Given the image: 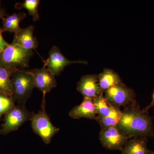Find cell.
<instances>
[{
	"mask_svg": "<svg viewBox=\"0 0 154 154\" xmlns=\"http://www.w3.org/2000/svg\"><path fill=\"white\" fill-rule=\"evenodd\" d=\"M153 118L140 110L136 101L127 106L117 128L128 139L154 136Z\"/></svg>",
	"mask_w": 154,
	"mask_h": 154,
	"instance_id": "cell-1",
	"label": "cell"
},
{
	"mask_svg": "<svg viewBox=\"0 0 154 154\" xmlns=\"http://www.w3.org/2000/svg\"><path fill=\"white\" fill-rule=\"evenodd\" d=\"M12 97L18 104L25 105L35 88L33 75L28 70L17 69L11 77Z\"/></svg>",
	"mask_w": 154,
	"mask_h": 154,
	"instance_id": "cell-2",
	"label": "cell"
},
{
	"mask_svg": "<svg viewBox=\"0 0 154 154\" xmlns=\"http://www.w3.org/2000/svg\"><path fill=\"white\" fill-rule=\"evenodd\" d=\"M33 54L32 50L25 49L12 43L0 53V67L28 68Z\"/></svg>",
	"mask_w": 154,
	"mask_h": 154,
	"instance_id": "cell-3",
	"label": "cell"
},
{
	"mask_svg": "<svg viewBox=\"0 0 154 154\" xmlns=\"http://www.w3.org/2000/svg\"><path fill=\"white\" fill-rule=\"evenodd\" d=\"M45 100H42L41 110L37 113H33L30 120L33 131L41 138L45 143L48 144L60 128L51 122L45 110Z\"/></svg>",
	"mask_w": 154,
	"mask_h": 154,
	"instance_id": "cell-4",
	"label": "cell"
},
{
	"mask_svg": "<svg viewBox=\"0 0 154 154\" xmlns=\"http://www.w3.org/2000/svg\"><path fill=\"white\" fill-rule=\"evenodd\" d=\"M33 113L28 110L25 105H15L4 115V123L0 128V135H5L19 129L25 122L30 120Z\"/></svg>",
	"mask_w": 154,
	"mask_h": 154,
	"instance_id": "cell-5",
	"label": "cell"
},
{
	"mask_svg": "<svg viewBox=\"0 0 154 154\" xmlns=\"http://www.w3.org/2000/svg\"><path fill=\"white\" fill-rule=\"evenodd\" d=\"M104 96L110 104L119 107L128 106L136 101L134 91L122 83L105 91Z\"/></svg>",
	"mask_w": 154,
	"mask_h": 154,
	"instance_id": "cell-6",
	"label": "cell"
},
{
	"mask_svg": "<svg viewBox=\"0 0 154 154\" xmlns=\"http://www.w3.org/2000/svg\"><path fill=\"white\" fill-rule=\"evenodd\" d=\"M99 139L105 148L112 150H121L128 139L117 127L102 128Z\"/></svg>",
	"mask_w": 154,
	"mask_h": 154,
	"instance_id": "cell-7",
	"label": "cell"
},
{
	"mask_svg": "<svg viewBox=\"0 0 154 154\" xmlns=\"http://www.w3.org/2000/svg\"><path fill=\"white\" fill-rule=\"evenodd\" d=\"M44 66L54 75H59L66 66L72 64L88 63L85 61H73L68 59L56 46L51 48L49 52V57L46 60H44Z\"/></svg>",
	"mask_w": 154,
	"mask_h": 154,
	"instance_id": "cell-8",
	"label": "cell"
},
{
	"mask_svg": "<svg viewBox=\"0 0 154 154\" xmlns=\"http://www.w3.org/2000/svg\"><path fill=\"white\" fill-rule=\"evenodd\" d=\"M28 71L33 75L35 88L42 92V100H45L46 94L56 88L57 85L55 75L45 66L41 69H34Z\"/></svg>",
	"mask_w": 154,
	"mask_h": 154,
	"instance_id": "cell-9",
	"label": "cell"
},
{
	"mask_svg": "<svg viewBox=\"0 0 154 154\" xmlns=\"http://www.w3.org/2000/svg\"><path fill=\"white\" fill-rule=\"evenodd\" d=\"M77 90L84 97L94 99L103 94L98 82V75H88L83 76L78 83Z\"/></svg>",
	"mask_w": 154,
	"mask_h": 154,
	"instance_id": "cell-10",
	"label": "cell"
},
{
	"mask_svg": "<svg viewBox=\"0 0 154 154\" xmlns=\"http://www.w3.org/2000/svg\"><path fill=\"white\" fill-rule=\"evenodd\" d=\"M34 27L30 25L26 28H22L18 33H15L12 43L17 44L25 49H35L38 47L37 38L33 35Z\"/></svg>",
	"mask_w": 154,
	"mask_h": 154,
	"instance_id": "cell-11",
	"label": "cell"
},
{
	"mask_svg": "<svg viewBox=\"0 0 154 154\" xmlns=\"http://www.w3.org/2000/svg\"><path fill=\"white\" fill-rule=\"evenodd\" d=\"M69 115L75 119L86 118L95 120L98 116L93 99L87 97H84L82 102L80 105L73 107L70 111Z\"/></svg>",
	"mask_w": 154,
	"mask_h": 154,
	"instance_id": "cell-12",
	"label": "cell"
},
{
	"mask_svg": "<svg viewBox=\"0 0 154 154\" xmlns=\"http://www.w3.org/2000/svg\"><path fill=\"white\" fill-rule=\"evenodd\" d=\"M147 137H135L133 139L127 141L123 149L122 154H150L152 151L147 146Z\"/></svg>",
	"mask_w": 154,
	"mask_h": 154,
	"instance_id": "cell-13",
	"label": "cell"
},
{
	"mask_svg": "<svg viewBox=\"0 0 154 154\" xmlns=\"http://www.w3.org/2000/svg\"><path fill=\"white\" fill-rule=\"evenodd\" d=\"M98 77L99 87L102 92L113 86L121 84V80L119 75L110 69H105Z\"/></svg>",
	"mask_w": 154,
	"mask_h": 154,
	"instance_id": "cell-14",
	"label": "cell"
},
{
	"mask_svg": "<svg viewBox=\"0 0 154 154\" xmlns=\"http://www.w3.org/2000/svg\"><path fill=\"white\" fill-rule=\"evenodd\" d=\"M18 68L0 67V92L12 96L11 77Z\"/></svg>",
	"mask_w": 154,
	"mask_h": 154,
	"instance_id": "cell-15",
	"label": "cell"
},
{
	"mask_svg": "<svg viewBox=\"0 0 154 154\" xmlns=\"http://www.w3.org/2000/svg\"><path fill=\"white\" fill-rule=\"evenodd\" d=\"M26 14L23 12L14 13L13 15L8 16L2 19L3 31H9L16 33L21 30L19 26L20 22L25 19Z\"/></svg>",
	"mask_w": 154,
	"mask_h": 154,
	"instance_id": "cell-16",
	"label": "cell"
},
{
	"mask_svg": "<svg viewBox=\"0 0 154 154\" xmlns=\"http://www.w3.org/2000/svg\"><path fill=\"white\" fill-rule=\"evenodd\" d=\"M122 111L119 107L115 106L110 115L107 116H97L96 120L102 128H107L111 127H117L121 119Z\"/></svg>",
	"mask_w": 154,
	"mask_h": 154,
	"instance_id": "cell-17",
	"label": "cell"
},
{
	"mask_svg": "<svg viewBox=\"0 0 154 154\" xmlns=\"http://www.w3.org/2000/svg\"><path fill=\"white\" fill-rule=\"evenodd\" d=\"M93 99L96 113L99 116H108L112 112L115 106L107 101L103 94Z\"/></svg>",
	"mask_w": 154,
	"mask_h": 154,
	"instance_id": "cell-18",
	"label": "cell"
},
{
	"mask_svg": "<svg viewBox=\"0 0 154 154\" xmlns=\"http://www.w3.org/2000/svg\"><path fill=\"white\" fill-rule=\"evenodd\" d=\"M39 2V0H25L23 3H16L15 8L17 10L26 9L28 11L29 15L33 17V21H36L39 18L38 9Z\"/></svg>",
	"mask_w": 154,
	"mask_h": 154,
	"instance_id": "cell-19",
	"label": "cell"
},
{
	"mask_svg": "<svg viewBox=\"0 0 154 154\" xmlns=\"http://www.w3.org/2000/svg\"><path fill=\"white\" fill-rule=\"evenodd\" d=\"M15 106V102L12 96L0 92V119Z\"/></svg>",
	"mask_w": 154,
	"mask_h": 154,
	"instance_id": "cell-20",
	"label": "cell"
},
{
	"mask_svg": "<svg viewBox=\"0 0 154 154\" xmlns=\"http://www.w3.org/2000/svg\"><path fill=\"white\" fill-rule=\"evenodd\" d=\"M4 32L2 28L0 27V53L3 51V50L8 46L9 43L6 42L3 37L2 33Z\"/></svg>",
	"mask_w": 154,
	"mask_h": 154,
	"instance_id": "cell-21",
	"label": "cell"
},
{
	"mask_svg": "<svg viewBox=\"0 0 154 154\" xmlns=\"http://www.w3.org/2000/svg\"><path fill=\"white\" fill-rule=\"evenodd\" d=\"M154 106V91L152 95V100L149 105H148L145 108H143L142 110L144 112H148L149 109H150L152 107H153Z\"/></svg>",
	"mask_w": 154,
	"mask_h": 154,
	"instance_id": "cell-22",
	"label": "cell"
},
{
	"mask_svg": "<svg viewBox=\"0 0 154 154\" xmlns=\"http://www.w3.org/2000/svg\"><path fill=\"white\" fill-rule=\"evenodd\" d=\"M1 4H2V2H1V1H0V19H2L3 18L8 17V16L6 14L5 10L2 8Z\"/></svg>",
	"mask_w": 154,
	"mask_h": 154,
	"instance_id": "cell-23",
	"label": "cell"
},
{
	"mask_svg": "<svg viewBox=\"0 0 154 154\" xmlns=\"http://www.w3.org/2000/svg\"><path fill=\"white\" fill-rule=\"evenodd\" d=\"M150 154H154V152H153L152 153Z\"/></svg>",
	"mask_w": 154,
	"mask_h": 154,
	"instance_id": "cell-24",
	"label": "cell"
}]
</instances>
